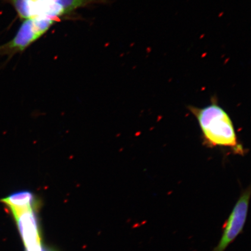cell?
I'll list each match as a JSON object with an SVG mask.
<instances>
[{
    "mask_svg": "<svg viewBox=\"0 0 251 251\" xmlns=\"http://www.w3.org/2000/svg\"><path fill=\"white\" fill-rule=\"evenodd\" d=\"M196 116L205 139L213 146L237 147V139L233 122L227 113L215 100L202 108L190 106Z\"/></svg>",
    "mask_w": 251,
    "mask_h": 251,
    "instance_id": "6da1fadb",
    "label": "cell"
},
{
    "mask_svg": "<svg viewBox=\"0 0 251 251\" xmlns=\"http://www.w3.org/2000/svg\"><path fill=\"white\" fill-rule=\"evenodd\" d=\"M10 4L21 20L42 17L56 19L73 13L76 9L96 4H106L109 0H0Z\"/></svg>",
    "mask_w": 251,
    "mask_h": 251,
    "instance_id": "7a4b0ae2",
    "label": "cell"
},
{
    "mask_svg": "<svg viewBox=\"0 0 251 251\" xmlns=\"http://www.w3.org/2000/svg\"><path fill=\"white\" fill-rule=\"evenodd\" d=\"M58 20L49 17H35L23 21L15 35L0 46V56H7V61L23 52L48 31Z\"/></svg>",
    "mask_w": 251,
    "mask_h": 251,
    "instance_id": "3957f363",
    "label": "cell"
},
{
    "mask_svg": "<svg viewBox=\"0 0 251 251\" xmlns=\"http://www.w3.org/2000/svg\"><path fill=\"white\" fill-rule=\"evenodd\" d=\"M250 190L245 191L238 199L222 227V234L217 245L211 251H225L238 235L243 233L249 213Z\"/></svg>",
    "mask_w": 251,
    "mask_h": 251,
    "instance_id": "277c9868",
    "label": "cell"
},
{
    "mask_svg": "<svg viewBox=\"0 0 251 251\" xmlns=\"http://www.w3.org/2000/svg\"><path fill=\"white\" fill-rule=\"evenodd\" d=\"M18 226L27 251L35 250L42 246L37 224L36 210L9 209Z\"/></svg>",
    "mask_w": 251,
    "mask_h": 251,
    "instance_id": "5b68a950",
    "label": "cell"
},
{
    "mask_svg": "<svg viewBox=\"0 0 251 251\" xmlns=\"http://www.w3.org/2000/svg\"><path fill=\"white\" fill-rule=\"evenodd\" d=\"M8 206L9 209H37L38 202L34 194L29 190L17 191L0 200Z\"/></svg>",
    "mask_w": 251,
    "mask_h": 251,
    "instance_id": "8992f818",
    "label": "cell"
},
{
    "mask_svg": "<svg viewBox=\"0 0 251 251\" xmlns=\"http://www.w3.org/2000/svg\"><path fill=\"white\" fill-rule=\"evenodd\" d=\"M40 251H52L49 250L48 249H46V248H45V247H43L42 245V246H41V247H40Z\"/></svg>",
    "mask_w": 251,
    "mask_h": 251,
    "instance_id": "52a82bcc",
    "label": "cell"
}]
</instances>
